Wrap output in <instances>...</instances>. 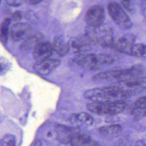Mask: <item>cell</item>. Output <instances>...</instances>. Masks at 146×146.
<instances>
[{
  "label": "cell",
  "instance_id": "cell-1",
  "mask_svg": "<svg viewBox=\"0 0 146 146\" xmlns=\"http://www.w3.org/2000/svg\"><path fill=\"white\" fill-rule=\"evenodd\" d=\"M73 61L80 67L89 70H96L112 64L113 58L107 54H88L77 55Z\"/></svg>",
  "mask_w": 146,
  "mask_h": 146
},
{
  "label": "cell",
  "instance_id": "cell-2",
  "mask_svg": "<svg viewBox=\"0 0 146 146\" xmlns=\"http://www.w3.org/2000/svg\"><path fill=\"white\" fill-rule=\"evenodd\" d=\"M84 35L90 39L94 44L110 46L112 45L114 42L111 29L103 24L96 27L87 26Z\"/></svg>",
  "mask_w": 146,
  "mask_h": 146
},
{
  "label": "cell",
  "instance_id": "cell-3",
  "mask_svg": "<svg viewBox=\"0 0 146 146\" xmlns=\"http://www.w3.org/2000/svg\"><path fill=\"white\" fill-rule=\"evenodd\" d=\"M87 109L98 115H113L122 112L127 107L125 101L107 102V103H89L86 106Z\"/></svg>",
  "mask_w": 146,
  "mask_h": 146
},
{
  "label": "cell",
  "instance_id": "cell-4",
  "mask_svg": "<svg viewBox=\"0 0 146 146\" xmlns=\"http://www.w3.org/2000/svg\"><path fill=\"white\" fill-rule=\"evenodd\" d=\"M108 12L115 23L120 28L127 30L132 26V22L121 6L117 2L112 1L108 3Z\"/></svg>",
  "mask_w": 146,
  "mask_h": 146
},
{
  "label": "cell",
  "instance_id": "cell-5",
  "mask_svg": "<svg viewBox=\"0 0 146 146\" xmlns=\"http://www.w3.org/2000/svg\"><path fill=\"white\" fill-rule=\"evenodd\" d=\"M129 96L140 93L146 89V76L140 75L117 82V85Z\"/></svg>",
  "mask_w": 146,
  "mask_h": 146
},
{
  "label": "cell",
  "instance_id": "cell-6",
  "mask_svg": "<svg viewBox=\"0 0 146 146\" xmlns=\"http://www.w3.org/2000/svg\"><path fill=\"white\" fill-rule=\"evenodd\" d=\"M33 33L31 26L26 23H17L10 28L9 35L15 42L25 40Z\"/></svg>",
  "mask_w": 146,
  "mask_h": 146
},
{
  "label": "cell",
  "instance_id": "cell-7",
  "mask_svg": "<svg viewBox=\"0 0 146 146\" xmlns=\"http://www.w3.org/2000/svg\"><path fill=\"white\" fill-rule=\"evenodd\" d=\"M104 17V9L101 5H95L88 9L85 19L89 26L96 27L103 24Z\"/></svg>",
  "mask_w": 146,
  "mask_h": 146
},
{
  "label": "cell",
  "instance_id": "cell-8",
  "mask_svg": "<svg viewBox=\"0 0 146 146\" xmlns=\"http://www.w3.org/2000/svg\"><path fill=\"white\" fill-rule=\"evenodd\" d=\"M52 44L48 42H41L34 48L33 56L36 63L50 59L52 54Z\"/></svg>",
  "mask_w": 146,
  "mask_h": 146
},
{
  "label": "cell",
  "instance_id": "cell-9",
  "mask_svg": "<svg viewBox=\"0 0 146 146\" xmlns=\"http://www.w3.org/2000/svg\"><path fill=\"white\" fill-rule=\"evenodd\" d=\"M79 130L76 127H68L65 125L57 124L55 127V132L57 140L62 143L69 144L75 133Z\"/></svg>",
  "mask_w": 146,
  "mask_h": 146
},
{
  "label": "cell",
  "instance_id": "cell-10",
  "mask_svg": "<svg viewBox=\"0 0 146 146\" xmlns=\"http://www.w3.org/2000/svg\"><path fill=\"white\" fill-rule=\"evenodd\" d=\"M60 60L57 59H48L36 63L34 66V71L39 75L45 76L49 74L52 70L60 64Z\"/></svg>",
  "mask_w": 146,
  "mask_h": 146
},
{
  "label": "cell",
  "instance_id": "cell-11",
  "mask_svg": "<svg viewBox=\"0 0 146 146\" xmlns=\"http://www.w3.org/2000/svg\"><path fill=\"white\" fill-rule=\"evenodd\" d=\"M135 39L133 35L127 34L121 36L116 41L113 42L112 45L119 51L129 55L131 47L135 44Z\"/></svg>",
  "mask_w": 146,
  "mask_h": 146
},
{
  "label": "cell",
  "instance_id": "cell-12",
  "mask_svg": "<svg viewBox=\"0 0 146 146\" xmlns=\"http://www.w3.org/2000/svg\"><path fill=\"white\" fill-rule=\"evenodd\" d=\"M69 144L71 146H101L97 141L92 139L88 135L79 129L74 135Z\"/></svg>",
  "mask_w": 146,
  "mask_h": 146
},
{
  "label": "cell",
  "instance_id": "cell-13",
  "mask_svg": "<svg viewBox=\"0 0 146 146\" xmlns=\"http://www.w3.org/2000/svg\"><path fill=\"white\" fill-rule=\"evenodd\" d=\"M135 120H139L146 116V96L137 99L129 108Z\"/></svg>",
  "mask_w": 146,
  "mask_h": 146
},
{
  "label": "cell",
  "instance_id": "cell-14",
  "mask_svg": "<svg viewBox=\"0 0 146 146\" xmlns=\"http://www.w3.org/2000/svg\"><path fill=\"white\" fill-rule=\"evenodd\" d=\"M69 120L72 124L78 127H87L93 123L91 116L86 112L74 113L70 115Z\"/></svg>",
  "mask_w": 146,
  "mask_h": 146
},
{
  "label": "cell",
  "instance_id": "cell-15",
  "mask_svg": "<svg viewBox=\"0 0 146 146\" xmlns=\"http://www.w3.org/2000/svg\"><path fill=\"white\" fill-rule=\"evenodd\" d=\"M43 35L39 31L34 32L30 36L25 39L21 44V48L23 50H28L35 47L39 43L42 42Z\"/></svg>",
  "mask_w": 146,
  "mask_h": 146
},
{
  "label": "cell",
  "instance_id": "cell-16",
  "mask_svg": "<svg viewBox=\"0 0 146 146\" xmlns=\"http://www.w3.org/2000/svg\"><path fill=\"white\" fill-rule=\"evenodd\" d=\"M52 46L54 50L60 56L67 54L70 49V44L61 36H55L54 39Z\"/></svg>",
  "mask_w": 146,
  "mask_h": 146
},
{
  "label": "cell",
  "instance_id": "cell-17",
  "mask_svg": "<svg viewBox=\"0 0 146 146\" xmlns=\"http://www.w3.org/2000/svg\"><path fill=\"white\" fill-rule=\"evenodd\" d=\"M122 130V127L119 124H112L107 126L101 127L98 129L99 133L103 136H115L119 134Z\"/></svg>",
  "mask_w": 146,
  "mask_h": 146
},
{
  "label": "cell",
  "instance_id": "cell-18",
  "mask_svg": "<svg viewBox=\"0 0 146 146\" xmlns=\"http://www.w3.org/2000/svg\"><path fill=\"white\" fill-rule=\"evenodd\" d=\"M129 55L146 59V45L143 44H133L131 48Z\"/></svg>",
  "mask_w": 146,
  "mask_h": 146
},
{
  "label": "cell",
  "instance_id": "cell-19",
  "mask_svg": "<svg viewBox=\"0 0 146 146\" xmlns=\"http://www.w3.org/2000/svg\"><path fill=\"white\" fill-rule=\"evenodd\" d=\"M10 19L6 18H5L1 23V39L3 44H5L7 42L9 31H10L9 25H10Z\"/></svg>",
  "mask_w": 146,
  "mask_h": 146
},
{
  "label": "cell",
  "instance_id": "cell-20",
  "mask_svg": "<svg viewBox=\"0 0 146 146\" xmlns=\"http://www.w3.org/2000/svg\"><path fill=\"white\" fill-rule=\"evenodd\" d=\"M0 144V146H15V137L12 134H6L2 137Z\"/></svg>",
  "mask_w": 146,
  "mask_h": 146
},
{
  "label": "cell",
  "instance_id": "cell-21",
  "mask_svg": "<svg viewBox=\"0 0 146 146\" xmlns=\"http://www.w3.org/2000/svg\"><path fill=\"white\" fill-rule=\"evenodd\" d=\"M120 3L128 12L133 13L135 10V2L133 1H121Z\"/></svg>",
  "mask_w": 146,
  "mask_h": 146
},
{
  "label": "cell",
  "instance_id": "cell-22",
  "mask_svg": "<svg viewBox=\"0 0 146 146\" xmlns=\"http://www.w3.org/2000/svg\"><path fill=\"white\" fill-rule=\"evenodd\" d=\"M33 146H52L47 140L44 139H36L33 144Z\"/></svg>",
  "mask_w": 146,
  "mask_h": 146
},
{
  "label": "cell",
  "instance_id": "cell-23",
  "mask_svg": "<svg viewBox=\"0 0 146 146\" xmlns=\"http://www.w3.org/2000/svg\"><path fill=\"white\" fill-rule=\"evenodd\" d=\"M22 18V13L19 11L14 12L11 15V19L14 21H18Z\"/></svg>",
  "mask_w": 146,
  "mask_h": 146
},
{
  "label": "cell",
  "instance_id": "cell-24",
  "mask_svg": "<svg viewBox=\"0 0 146 146\" xmlns=\"http://www.w3.org/2000/svg\"><path fill=\"white\" fill-rule=\"evenodd\" d=\"M140 7L143 15L146 18V1H141L140 3Z\"/></svg>",
  "mask_w": 146,
  "mask_h": 146
},
{
  "label": "cell",
  "instance_id": "cell-25",
  "mask_svg": "<svg viewBox=\"0 0 146 146\" xmlns=\"http://www.w3.org/2000/svg\"><path fill=\"white\" fill-rule=\"evenodd\" d=\"M7 5L12 7H17L19 6L21 4V1H6L5 2Z\"/></svg>",
  "mask_w": 146,
  "mask_h": 146
},
{
  "label": "cell",
  "instance_id": "cell-26",
  "mask_svg": "<svg viewBox=\"0 0 146 146\" xmlns=\"http://www.w3.org/2000/svg\"><path fill=\"white\" fill-rule=\"evenodd\" d=\"M25 2L31 4V5H35L40 3L41 1L39 0H27V1H24Z\"/></svg>",
  "mask_w": 146,
  "mask_h": 146
},
{
  "label": "cell",
  "instance_id": "cell-27",
  "mask_svg": "<svg viewBox=\"0 0 146 146\" xmlns=\"http://www.w3.org/2000/svg\"><path fill=\"white\" fill-rule=\"evenodd\" d=\"M134 146H146V144L143 141L139 140L135 143Z\"/></svg>",
  "mask_w": 146,
  "mask_h": 146
}]
</instances>
